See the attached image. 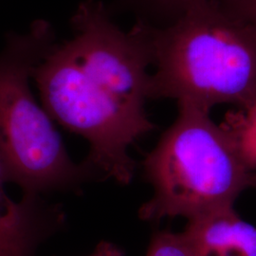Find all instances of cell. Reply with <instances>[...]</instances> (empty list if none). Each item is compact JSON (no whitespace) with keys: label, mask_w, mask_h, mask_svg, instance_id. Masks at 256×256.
I'll use <instances>...</instances> for the list:
<instances>
[{"label":"cell","mask_w":256,"mask_h":256,"mask_svg":"<svg viewBox=\"0 0 256 256\" xmlns=\"http://www.w3.org/2000/svg\"><path fill=\"white\" fill-rule=\"evenodd\" d=\"M70 38L56 42L34 70L41 104L52 119L90 146L84 162L97 182H131V146L152 132L151 54L137 22L124 32L102 0H82L72 16Z\"/></svg>","instance_id":"obj_1"},{"label":"cell","mask_w":256,"mask_h":256,"mask_svg":"<svg viewBox=\"0 0 256 256\" xmlns=\"http://www.w3.org/2000/svg\"><path fill=\"white\" fill-rule=\"evenodd\" d=\"M138 22L156 68L149 99H173L207 111L256 101V28L223 2H203L166 26Z\"/></svg>","instance_id":"obj_2"},{"label":"cell","mask_w":256,"mask_h":256,"mask_svg":"<svg viewBox=\"0 0 256 256\" xmlns=\"http://www.w3.org/2000/svg\"><path fill=\"white\" fill-rule=\"evenodd\" d=\"M56 42L52 23L37 19L25 32H9L0 50V166L7 184L22 194L80 192L97 182L84 162L70 158L30 88L34 70Z\"/></svg>","instance_id":"obj_3"},{"label":"cell","mask_w":256,"mask_h":256,"mask_svg":"<svg viewBox=\"0 0 256 256\" xmlns=\"http://www.w3.org/2000/svg\"><path fill=\"white\" fill-rule=\"evenodd\" d=\"M174 122L165 130L142 162L153 188L138 209L147 222L184 218L191 220L234 207L241 192L256 188V173L248 171L210 111L178 102Z\"/></svg>","instance_id":"obj_4"},{"label":"cell","mask_w":256,"mask_h":256,"mask_svg":"<svg viewBox=\"0 0 256 256\" xmlns=\"http://www.w3.org/2000/svg\"><path fill=\"white\" fill-rule=\"evenodd\" d=\"M0 166V256H36L39 247L64 229V206L45 196L12 200Z\"/></svg>","instance_id":"obj_5"},{"label":"cell","mask_w":256,"mask_h":256,"mask_svg":"<svg viewBox=\"0 0 256 256\" xmlns=\"http://www.w3.org/2000/svg\"><path fill=\"white\" fill-rule=\"evenodd\" d=\"M183 230L198 256H256V227L234 207L188 220Z\"/></svg>","instance_id":"obj_6"},{"label":"cell","mask_w":256,"mask_h":256,"mask_svg":"<svg viewBox=\"0 0 256 256\" xmlns=\"http://www.w3.org/2000/svg\"><path fill=\"white\" fill-rule=\"evenodd\" d=\"M220 126L248 171L256 173V101L229 111Z\"/></svg>","instance_id":"obj_7"},{"label":"cell","mask_w":256,"mask_h":256,"mask_svg":"<svg viewBox=\"0 0 256 256\" xmlns=\"http://www.w3.org/2000/svg\"><path fill=\"white\" fill-rule=\"evenodd\" d=\"M206 1L210 0H112L108 7L112 14L120 10H130L138 14V21L150 14L169 18L170 24L187 10Z\"/></svg>","instance_id":"obj_8"},{"label":"cell","mask_w":256,"mask_h":256,"mask_svg":"<svg viewBox=\"0 0 256 256\" xmlns=\"http://www.w3.org/2000/svg\"><path fill=\"white\" fill-rule=\"evenodd\" d=\"M146 256H198L190 238L184 232L158 230L152 236Z\"/></svg>","instance_id":"obj_9"},{"label":"cell","mask_w":256,"mask_h":256,"mask_svg":"<svg viewBox=\"0 0 256 256\" xmlns=\"http://www.w3.org/2000/svg\"><path fill=\"white\" fill-rule=\"evenodd\" d=\"M256 28V0H220Z\"/></svg>","instance_id":"obj_10"},{"label":"cell","mask_w":256,"mask_h":256,"mask_svg":"<svg viewBox=\"0 0 256 256\" xmlns=\"http://www.w3.org/2000/svg\"><path fill=\"white\" fill-rule=\"evenodd\" d=\"M86 256H124V252L118 245L102 240L98 243L92 254Z\"/></svg>","instance_id":"obj_11"}]
</instances>
